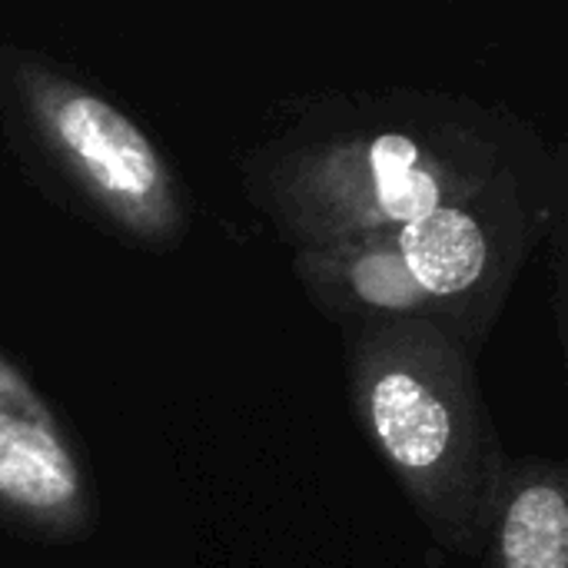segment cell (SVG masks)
Here are the masks:
<instances>
[{
  "label": "cell",
  "mask_w": 568,
  "mask_h": 568,
  "mask_svg": "<svg viewBox=\"0 0 568 568\" xmlns=\"http://www.w3.org/2000/svg\"><path fill=\"white\" fill-rule=\"evenodd\" d=\"M546 146L529 120L466 93H323L290 106L250 146L240 183L273 233L300 250L406 226Z\"/></svg>",
  "instance_id": "cell-1"
},
{
  "label": "cell",
  "mask_w": 568,
  "mask_h": 568,
  "mask_svg": "<svg viewBox=\"0 0 568 568\" xmlns=\"http://www.w3.org/2000/svg\"><path fill=\"white\" fill-rule=\"evenodd\" d=\"M562 223L566 143L509 163L473 196L396 226V236L429 323L476 359L526 260Z\"/></svg>",
  "instance_id": "cell-4"
},
{
  "label": "cell",
  "mask_w": 568,
  "mask_h": 568,
  "mask_svg": "<svg viewBox=\"0 0 568 568\" xmlns=\"http://www.w3.org/2000/svg\"><path fill=\"white\" fill-rule=\"evenodd\" d=\"M293 276L303 296L339 329L399 320L429 323V303L403 260L396 230L300 246L293 250Z\"/></svg>",
  "instance_id": "cell-6"
},
{
  "label": "cell",
  "mask_w": 568,
  "mask_h": 568,
  "mask_svg": "<svg viewBox=\"0 0 568 568\" xmlns=\"http://www.w3.org/2000/svg\"><path fill=\"white\" fill-rule=\"evenodd\" d=\"M339 333L356 429L429 539L449 556L479 559L509 456L476 359L426 320Z\"/></svg>",
  "instance_id": "cell-2"
},
{
  "label": "cell",
  "mask_w": 568,
  "mask_h": 568,
  "mask_svg": "<svg viewBox=\"0 0 568 568\" xmlns=\"http://www.w3.org/2000/svg\"><path fill=\"white\" fill-rule=\"evenodd\" d=\"M100 529L93 466L70 423L0 349V532L73 546Z\"/></svg>",
  "instance_id": "cell-5"
},
{
  "label": "cell",
  "mask_w": 568,
  "mask_h": 568,
  "mask_svg": "<svg viewBox=\"0 0 568 568\" xmlns=\"http://www.w3.org/2000/svg\"><path fill=\"white\" fill-rule=\"evenodd\" d=\"M0 136L27 180L63 213L140 253L190 240L193 203L163 146L90 77L0 43Z\"/></svg>",
  "instance_id": "cell-3"
},
{
  "label": "cell",
  "mask_w": 568,
  "mask_h": 568,
  "mask_svg": "<svg viewBox=\"0 0 568 568\" xmlns=\"http://www.w3.org/2000/svg\"><path fill=\"white\" fill-rule=\"evenodd\" d=\"M479 568H568V466L562 459H506Z\"/></svg>",
  "instance_id": "cell-7"
}]
</instances>
